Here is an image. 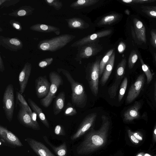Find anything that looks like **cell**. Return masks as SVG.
Returning a JSON list of instances; mask_svg holds the SVG:
<instances>
[{
  "mask_svg": "<svg viewBox=\"0 0 156 156\" xmlns=\"http://www.w3.org/2000/svg\"><path fill=\"white\" fill-rule=\"evenodd\" d=\"M156 2V0H133L132 4H143Z\"/></svg>",
  "mask_w": 156,
  "mask_h": 156,
  "instance_id": "45",
  "label": "cell"
},
{
  "mask_svg": "<svg viewBox=\"0 0 156 156\" xmlns=\"http://www.w3.org/2000/svg\"><path fill=\"white\" fill-rule=\"evenodd\" d=\"M68 26L71 29H83L89 27V25L82 19L77 18H73L66 19Z\"/></svg>",
  "mask_w": 156,
  "mask_h": 156,
  "instance_id": "23",
  "label": "cell"
},
{
  "mask_svg": "<svg viewBox=\"0 0 156 156\" xmlns=\"http://www.w3.org/2000/svg\"><path fill=\"white\" fill-rule=\"evenodd\" d=\"M5 140L9 143L16 146L21 147L23 146L19 138L9 131L7 132Z\"/></svg>",
  "mask_w": 156,
  "mask_h": 156,
  "instance_id": "29",
  "label": "cell"
},
{
  "mask_svg": "<svg viewBox=\"0 0 156 156\" xmlns=\"http://www.w3.org/2000/svg\"><path fill=\"white\" fill-rule=\"evenodd\" d=\"M33 151L39 156H55L42 143L30 138L25 139Z\"/></svg>",
  "mask_w": 156,
  "mask_h": 156,
  "instance_id": "14",
  "label": "cell"
},
{
  "mask_svg": "<svg viewBox=\"0 0 156 156\" xmlns=\"http://www.w3.org/2000/svg\"><path fill=\"white\" fill-rule=\"evenodd\" d=\"M98 0H78L73 2L70 7L75 9H80L95 4Z\"/></svg>",
  "mask_w": 156,
  "mask_h": 156,
  "instance_id": "27",
  "label": "cell"
},
{
  "mask_svg": "<svg viewBox=\"0 0 156 156\" xmlns=\"http://www.w3.org/2000/svg\"><path fill=\"white\" fill-rule=\"evenodd\" d=\"M138 55L136 51L133 50L129 56L128 60V66L129 69H132L138 59Z\"/></svg>",
  "mask_w": 156,
  "mask_h": 156,
  "instance_id": "33",
  "label": "cell"
},
{
  "mask_svg": "<svg viewBox=\"0 0 156 156\" xmlns=\"http://www.w3.org/2000/svg\"><path fill=\"white\" fill-rule=\"evenodd\" d=\"M153 139L154 141L156 142V125L155 126L153 131Z\"/></svg>",
  "mask_w": 156,
  "mask_h": 156,
  "instance_id": "49",
  "label": "cell"
},
{
  "mask_svg": "<svg viewBox=\"0 0 156 156\" xmlns=\"http://www.w3.org/2000/svg\"><path fill=\"white\" fill-rule=\"evenodd\" d=\"M75 37L71 34H63L43 40L39 42L37 48L42 51L55 52L64 47Z\"/></svg>",
  "mask_w": 156,
  "mask_h": 156,
  "instance_id": "3",
  "label": "cell"
},
{
  "mask_svg": "<svg viewBox=\"0 0 156 156\" xmlns=\"http://www.w3.org/2000/svg\"><path fill=\"white\" fill-rule=\"evenodd\" d=\"M30 29L34 31L49 33L53 32L57 35L60 33V29L57 27L49 25L37 23L31 26Z\"/></svg>",
  "mask_w": 156,
  "mask_h": 156,
  "instance_id": "19",
  "label": "cell"
},
{
  "mask_svg": "<svg viewBox=\"0 0 156 156\" xmlns=\"http://www.w3.org/2000/svg\"><path fill=\"white\" fill-rule=\"evenodd\" d=\"M36 95L39 99H42L48 94L51 83L48 81L46 76H40L35 80Z\"/></svg>",
  "mask_w": 156,
  "mask_h": 156,
  "instance_id": "9",
  "label": "cell"
},
{
  "mask_svg": "<svg viewBox=\"0 0 156 156\" xmlns=\"http://www.w3.org/2000/svg\"><path fill=\"white\" fill-rule=\"evenodd\" d=\"M3 108L7 119L9 122L12 120L15 108L14 88L9 84L6 86L2 98Z\"/></svg>",
  "mask_w": 156,
  "mask_h": 156,
  "instance_id": "5",
  "label": "cell"
},
{
  "mask_svg": "<svg viewBox=\"0 0 156 156\" xmlns=\"http://www.w3.org/2000/svg\"><path fill=\"white\" fill-rule=\"evenodd\" d=\"M5 70L3 62L1 55H0V71L1 72H3Z\"/></svg>",
  "mask_w": 156,
  "mask_h": 156,
  "instance_id": "48",
  "label": "cell"
},
{
  "mask_svg": "<svg viewBox=\"0 0 156 156\" xmlns=\"http://www.w3.org/2000/svg\"><path fill=\"white\" fill-rule=\"evenodd\" d=\"M51 86L47 96L40 100L41 104L45 108L48 107L55 98L56 93L60 86L63 85V81L62 76L57 72H51L49 74Z\"/></svg>",
  "mask_w": 156,
  "mask_h": 156,
  "instance_id": "4",
  "label": "cell"
},
{
  "mask_svg": "<svg viewBox=\"0 0 156 156\" xmlns=\"http://www.w3.org/2000/svg\"><path fill=\"white\" fill-rule=\"evenodd\" d=\"M127 133L129 139L133 144H137L139 143V140L133 135L132 131L129 129H128Z\"/></svg>",
  "mask_w": 156,
  "mask_h": 156,
  "instance_id": "40",
  "label": "cell"
},
{
  "mask_svg": "<svg viewBox=\"0 0 156 156\" xmlns=\"http://www.w3.org/2000/svg\"><path fill=\"white\" fill-rule=\"evenodd\" d=\"M29 114L30 115L34 123L38 127L40 128L39 125L37 121V116L36 113L33 111L32 113H29Z\"/></svg>",
  "mask_w": 156,
  "mask_h": 156,
  "instance_id": "42",
  "label": "cell"
},
{
  "mask_svg": "<svg viewBox=\"0 0 156 156\" xmlns=\"http://www.w3.org/2000/svg\"><path fill=\"white\" fill-rule=\"evenodd\" d=\"M0 45L13 51H17L23 48L22 41L17 37L10 38L0 36Z\"/></svg>",
  "mask_w": 156,
  "mask_h": 156,
  "instance_id": "13",
  "label": "cell"
},
{
  "mask_svg": "<svg viewBox=\"0 0 156 156\" xmlns=\"http://www.w3.org/2000/svg\"><path fill=\"white\" fill-rule=\"evenodd\" d=\"M55 134L58 135H65V133L62 126L60 125H57L55 128Z\"/></svg>",
  "mask_w": 156,
  "mask_h": 156,
  "instance_id": "41",
  "label": "cell"
},
{
  "mask_svg": "<svg viewBox=\"0 0 156 156\" xmlns=\"http://www.w3.org/2000/svg\"><path fill=\"white\" fill-rule=\"evenodd\" d=\"M133 135L139 141H142L143 140V137L140 133L138 132H133Z\"/></svg>",
  "mask_w": 156,
  "mask_h": 156,
  "instance_id": "47",
  "label": "cell"
},
{
  "mask_svg": "<svg viewBox=\"0 0 156 156\" xmlns=\"http://www.w3.org/2000/svg\"><path fill=\"white\" fill-rule=\"evenodd\" d=\"M154 59H155V60L156 62V53H154Z\"/></svg>",
  "mask_w": 156,
  "mask_h": 156,
  "instance_id": "53",
  "label": "cell"
},
{
  "mask_svg": "<svg viewBox=\"0 0 156 156\" xmlns=\"http://www.w3.org/2000/svg\"><path fill=\"white\" fill-rule=\"evenodd\" d=\"M32 64L28 62L24 65L19 76L20 92L23 94L25 91L32 70Z\"/></svg>",
  "mask_w": 156,
  "mask_h": 156,
  "instance_id": "16",
  "label": "cell"
},
{
  "mask_svg": "<svg viewBox=\"0 0 156 156\" xmlns=\"http://www.w3.org/2000/svg\"><path fill=\"white\" fill-rule=\"evenodd\" d=\"M140 60L142 65V69L147 77V83H149L152 80L153 75L148 67L144 63L142 59L140 58Z\"/></svg>",
  "mask_w": 156,
  "mask_h": 156,
  "instance_id": "32",
  "label": "cell"
},
{
  "mask_svg": "<svg viewBox=\"0 0 156 156\" xmlns=\"http://www.w3.org/2000/svg\"><path fill=\"white\" fill-rule=\"evenodd\" d=\"M155 98L156 99V81L155 84Z\"/></svg>",
  "mask_w": 156,
  "mask_h": 156,
  "instance_id": "52",
  "label": "cell"
},
{
  "mask_svg": "<svg viewBox=\"0 0 156 156\" xmlns=\"http://www.w3.org/2000/svg\"><path fill=\"white\" fill-rule=\"evenodd\" d=\"M126 48L125 44L122 42H120L118 46V51L120 53H122Z\"/></svg>",
  "mask_w": 156,
  "mask_h": 156,
  "instance_id": "46",
  "label": "cell"
},
{
  "mask_svg": "<svg viewBox=\"0 0 156 156\" xmlns=\"http://www.w3.org/2000/svg\"><path fill=\"white\" fill-rule=\"evenodd\" d=\"M115 56V52L114 51L105 66L101 80V84L102 86L105 85L112 73L113 68Z\"/></svg>",
  "mask_w": 156,
  "mask_h": 156,
  "instance_id": "20",
  "label": "cell"
},
{
  "mask_svg": "<svg viewBox=\"0 0 156 156\" xmlns=\"http://www.w3.org/2000/svg\"><path fill=\"white\" fill-rule=\"evenodd\" d=\"M128 84V79L125 77L122 81L120 87L118 95L119 102L121 101L125 94Z\"/></svg>",
  "mask_w": 156,
  "mask_h": 156,
  "instance_id": "31",
  "label": "cell"
},
{
  "mask_svg": "<svg viewBox=\"0 0 156 156\" xmlns=\"http://www.w3.org/2000/svg\"><path fill=\"white\" fill-rule=\"evenodd\" d=\"M100 62L99 59L96 60L92 64L90 70L89 85L92 92L96 96L98 92Z\"/></svg>",
  "mask_w": 156,
  "mask_h": 156,
  "instance_id": "7",
  "label": "cell"
},
{
  "mask_svg": "<svg viewBox=\"0 0 156 156\" xmlns=\"http://www.w3.org/2000/svg\"><path fill=\"white\" fill-rule=\"evenodd\" d=\"M52 58H44L40 61L38 63V66L42 68H44L51 65L53 61Z\"/></svg>",
  "mask_w": 156,
  "mask_h": 156,
  "instance_id": "36",
  "label": "cell"
},
{
  "mask_svg": "<svg viewBox=\"0 0 156 156\" xmlns=\"http://www.w3.org/2000/svg\"><path fill=\"white\" fill-rule=\"evenodd\" d=\"M9 23L12 27L16 30L18 31H21L22 30V25L19 21L12 20L10 21Z\"/></svg>",
  "mask_w": 156,
  "mask_h": 156,
  "instance_id": "39",
  "label": "cell"
},
{
  "mask_svg": "<svg viewBox=\"0 0 156 156\" xmlns=\"http://www.w3.org/2000/svg\"><path fill=\"white\" fill-rule=\"evenodd\" d=\"M44 1L48 5L53 7L56 10L60 9L63 6L62 2L59 0H45Z\"/></svg>",
  "mask_w": 156,
  "mask_h": 156,
  "instance_id": "35",
  "label": "cell"
},
{
  "mask_svg": "<svg viewBox=\"0 0 156 156\" xmlns=\"http://www.w3.org/2000/svg\"><path fill=\"white\" fill-rule=\"evenodd\" d=\"M147 8L154 10L156 11V6H145Z\"/></svg>",
  "mask_w": 156,
  "mask_h": 156,
  "instance_id": "50",
  "label": "cell"
},
{
  "mask_svg": "<svg viewBox=\"0 0 156 156\" xmlns=\"http://www.w3.org/2000/svg\"><path fill=\"white\" fill-rule=\"evenodd\" d=\"M135 32L137 39L140 41L146 43L147 41L146 29L142 22L138 19H133Z\"/></svg>",
  "mask_w": 156,
  "mask_h": 156,
  "instance_id": "18",
  "label": "cell"
},
{
  "mask_svg": "<svg viewBox=\"0 0 156 156\" xmlns=\"http://www.w3.org/2000/svg\"><path fill=\"white\" fill-rule=\"evenodd\" d=\"M97 42L82 46L79 53V57L82 58H88L100 52L102 48Z\"/></svg>",
  "mask_w": 156,
  "mask_h": 156,
  "instance_id": "12",
  "label": "cell"
},
{
  "mask_svg": "<svg viewBox=\"0 0 156 156\" xmlns=\"http://www.w3.org/2000/svg\"><path fill=\"white\" fill-rule=\"evenodd\" d=\"M45 141L49 145L53 150L57 156H66L67 154V148L65 142L58 147L53 146L48 141L46 136L43 137Z\"/></svg>",
  "mask_w": 156,
  "mask_h": 156,
  "instance_id": "25",
  "label": "cell"
},
{
  "mask_svg": "<svg viewBox=\"0 0 156 156\" xmlns=\"http://www.w3.org/2000/svg\"><path fill=\"white\" fill-rule=\"evenodd\" d=\"M144 74L139 75L135 82L130 88L126 100V103H130L133 101L138 96L144 83Z\"/></svg>",
  "mask_w": 156,
  "mask_h": 156,
  "instance_id": "11",
  "label": "cell"
},
{
  "mask_svg": "<svg viewBox=\"0 0 156 156\" xmlns=\"http://www.w3.org/2000/svg\"><path fill=\"white\" fill-rule=\"evenodd\" d=\"M126 64V58H123L117 67L114 82L109 88L108 90V94L111 98H114L116 94L119 85L124 76Z\"/></svg>",
  "mask_w": 156,
  "mask_h": 156,
  "instance_id": "6",
  "label": "cell"
},
{
  "mask_svg": "<svg viewBox=\"0 0 156 156\" xmlns=\"http://www.w3.org/2000/svg\"><path fill=\"white\" fill-rule=\"evenodd\" d=\"M102 125L99 129H90L83 140L77 147V153L79 155H87L102 147L107 141L110 124L109 118L106 115L101 116Z\"/></svg>",
  "mask_w": 156,
  "mask_h": 156,
  "instance_id": "1",
  "label": "cell"
},
{
  "mask_svg": "<svg viewBox=\"0 0 156 156\" xmlns=\"http://www.w3.org/2000/svg\"><path fill=\"white\" fill-rule=\"evenodd\" d=\"M136 156H144V153H140L138 154Z\"/></svg>",
  "mask_w": 156,
  "mask_h": 156,
  "instance_id": "51",
  "label": "cell"
},
{
  "mask_svg": "<svg viewBox=\"0 0 156 156\" xmlns=\"http://www.w3.org/2000/svg\"><path fill=\"white\" fill-rule=\"evenodd\" d=\"M34 9L30 6H23L9 14V15L15 17L27 16L31 15Z\"/></svg>",
  "mask_w": 156,
  "mask_h": 156,
  "instance_id": "24",
  "label": "cell"
},
{
  "mask_svg": "<svg viewBox=\"0 0 156 156\" xmlns=\"http://www.w3.org/2000/svg\"><path fill=\"white\" fill-rule=\"evenodd\" d=\"M151 42L152 45L156 48V33L154 31H151Z\"/></svg>",
  "mask_w": 156,
  "mask_h": 156,
  "instance_id": "44",
  "label": "cell"
},
{
  "mask_svg": "<svg viewBox=\"0 0 156 156\" xmlns=\"http://www.w3.org/2000/svg\"><path fill=\"white\" fill-rule=\"evenodd\" d=\"M97 117V113L93 112L83 119L76 132L71 137L72 140H75L84 134L94 124Z\"/></svg>",
  "mask_w": 156,
  "mask_h": 156,
  "instance_id": "8",
  "label": "cell"
},
{
  "mask_svg": "<svg viewBox=\"0 0 156 156\" xmlns=\"http://www.w3.org/2000/svg\"><path fill=\"white\" fill-rule=\"evenodd\" d=\"M141 107V103L136 101L134 104L126 110L123 114V121L126 122H130L140 117L139 110Z\"/></svg>",
  "mask_w": 156,
  "mask_h": 156,
  "instance_id": "17",
  "label": "cell"
},
{
  "mask_svg": "<svg viewBox=\"0 0 156 156\" xmlns=\"http://www.w3.org/2000/svg\"><path fill=\"white\" fill-rule=\"evenodd\" d=\"M20 1L18 0H0L1 9L4 7H8L11 5H15Z\"/></svg>",
  "mask_w": 156,
  "mask_h": 156,
  "instance_id": "37",
  "label": "cell"
},
{
  "mask_svg": "<svg viewBox=\"0 0 156 156\" xmlns=\"http://www.w3.org/2000/svg\"><path fill=\"white\" fill-rule=\"evenodd\" d=\"M141 8L143 9L142 11L147 15L151 17L156 18V11L147 8L145 6H142Z\"/></svg>",
  "mask_w": 156,
  "mask_h": 156,
  "instance_id": "38",
  "label": "cell"
},
{
  "mask_svg": "<svg viewBox=\"0 0 156 156\" xmlns=\"http://www.w3.org/2000/svg\"><path fill=\"white\" fill-rule=\"evenodd\" d=\"M57 71L58 73H62L70 85L72 90L71 99L72 104L78 107L84 108L87 104V95L83 85L74 80L70 73L67 70L58 68Z\"/></svg>",
  "mask_w": 156,
  "mask_h": 156,
  "instance_id": "2",
  "label": "cell"
},
{
  "mask_svg": "<svg viewBox=\"0 0 156 156\" xmlns=\"http://www.w3.org/2000/svg\"><path fill=\"white\" fill-rule=\"evenodd\" d=\"M0 31L1 32H2V29L1 28V27H0Z\"/></svg>",
  "mask_w": 156,
  "mask_h": 156,
  "instance_id": "54",
  "label": "cell"
},
{
  "mask_svg": "<svg viewBox=\"0 0 156 156\" xmlns=\"http://www.w3.org/2000/svg\"><path fill=\"white\" fill-rule=\"evenodd\" d=\"M18 103L21 104L29 113H32V112L28 105L25 98L18 91L16 92V107Z\"/></svg>",
  "mask_w": 156,
  "mask_h": 156,
  "instance_id": "28",
  "label": "cell"
},
{
  "mask_svg": "<svg viewBox=\"0 0 156 156\" xmlns=\"http://www.w3.org/2000/svg\"><path fill=\"white\" fill-rule=\"evenodd\" d=\"M77 113L75 108L70 103H68L64 110V115L66 116H73Z\"/></svg>",
  "mask_w": 156,
  "mask_h": 156,
  "instance_id": "34",
  "label": "cell"
},
{
  "mask_svg": "<svg viewBox=\"0 0 156 156\" xmlns=\"http://www.w3.org/2000/svg\"><path fill=\"white\" fill-rule=\"evenodd\" d=\"M9 130L3 126H0V136L2 139L5 140L7 133Z\"/></svg>",
  "mask_w": 156,
  "mask_h": 156,
  "instance_id": "43",
  "label": "cell"
},
{
  "mask_svg": "<svg viewBox=\"0 0 156 156\" xmlns=\"http://www.w3.org/2000/svg\"><path fill=\"white\" fill-rule=\"evenodd\" d=\"M66 95L64 91L60 92L54 99L53 105L54 115H56L62 110L64 106Z\"/></svg>",
  "mask_w": 156,
  "mask_h": 156,
  "instance_id": "21",
  "label": "cell"
},
{
  "mask_svg": "<svg viewBox=\"0 0 156 156\" xmlns=\"http://www.w3.org/2000/svg\"><path fill=\"white\" fill-rule=\"evenodd\" d=\"M114 49H112L109 50L105 54L104 57L100 61L99 64L100 76L102 74L105 66L109 61L111 55L114 52Z\"/></svg>",
  "mask_w": 156,
  "mask_h": 156,
  "instance_id": "30",
  "label": "cell"
},
{
  "mask_svg": "<svg viewBox=\"0 0 156 156\" xmlns=\"http://www.w3.org/2000/svg\"><path fill=\"white\" fill-rule=\"evenodd\" d=\"M154 156H156V154Z\"/></svg>",
  "mask_w": 156,
  "mask_h": 156,
  "instance_id": "55",
  "label": "cell"
},
{
  "mask_svg": "<svg viewBox=\"0 0 156 156\" xmlns=\"http://www.w3.org/2000/svg\"><path fill=\"white\" fill-rule=\"evenodd\" d=\"M20 108L17 117L20 123L27 127L35 130H39L40 128L38 127L32 122L31 118L24 108L20 104H18Z\"/></svg>",
  "mask_w": 156,
  "mask_h": 156,
  "instance_id": "15",
  "label": "cell"
},
{
  "mask_svg": "<svg viewBox=\"0 0 156 156\" xmlns=\"http://www.w3.org/2000/svg\"><path fill=\"white\" fill-rule=\"evenodd\" d=\"M112 30L107 29L89 35L73 43L71 46L80 47L88 44L97 42L100 38L108 36L112 33Z\"/></svg>",
  "mask_w": 156,
  "mask_h": 156,
  "instance_id": "10",
  "label": "cell"
},
{
  "mask_svg": "<svg viewBox=\"0 0 156 156\" xmlns=\"http://www.w3.org/2000/svg\"><path fill=\"white\" fill-rule=\"evenodd\" d=\"M27 101L31 108L36 113L41 122L47 128H49V122L41 109L30 98H28Z\"/></svg>",
  "mask_w": 156,
  "mask_h": 156,
  "instance_id": "22",
  "label": "cell"
},
{
  "mask_svg": "<svg viewBox=\"0 0 156 156\" xmlns=\"http://www.w3.org/2000/svg\"><path fill=\"white\" fill-rule=\"evenodd\" d=\"M121 16L118 13H112L104 16L98 22V26L109 25L116 22L119 19Z\"/></svg>",
  "mask_w": 156,
  "mask_h": 156,
  "instance_id": "26",
  "label": "cell"
}]
</instances>
